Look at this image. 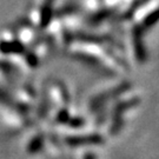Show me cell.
Returning a JSON list of instances; mask_svg holds the SVG:
<instances>
[{"mask_svg": "<svg viewBox=\"0 0 159 159\" xmlns=\"http://www.w3.org/2000/svg\"><path fill=\"white\" fill-rule=\"evenodd\" d=\"M41 145H43L41 138H40V137H37V138H34L33 140L31 142V144L29 145V151L31 153H34V152H37V151L41 148Z\"/></svg>", "mask_w": 159, "mask_h": 159, "instance_id": "7a4b0ae2", "label": "cell"}, {"mask_svg": "<svg viewBox=\"0 0 159 159\" xmlns=\"http://www.w3.org/2000/svg\"><path fill=\"white\" fill-rule=\"evenodd\" d=\"M0 51L4 53H23L25 48L19 41H1Z\"/></svg>", "mask_w": 159, "mask_h": 159, "instance_id": "6da1fadb", "label": "cell"}]
</instances>
